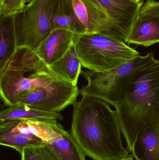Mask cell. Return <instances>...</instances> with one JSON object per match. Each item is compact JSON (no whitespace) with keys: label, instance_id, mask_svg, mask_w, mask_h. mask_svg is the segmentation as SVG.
Wrapping results in <instances>:
<instances>
[{"label":"cell","instance_id":"cell-1","mask_svg":"<svg viewBox=\"0 0 159 160\" xmlns=\"http://www.w3.org/2000/svg\"><path fill=\"white\" fill-rule=\"evenodd\" d=\"M71 132L93 160H121L130 152L122 143L117 113L102 100L82 96L73 105Z\"/></svg>","mask_w":159,"mask_h":160},{"label":"cell","instance_id":"cell-2","mask_svg":"<svg viewBox=\"0 0 159 160\" xmlns=\"http://www.w3.org/2000/svg\"><path fill=\"white\" fill-rule=\"evenodd\" d=\"M115 109L132 153L140 134L159 126V60L136 73Z\"/></svg>","mask_w":159,"mask_h":160},{"label":"cell","instance_id":"cell-3","mask_svg":"<svg viewBox=\"0 0 159 160\" xmlns=\"http://www.w3.org/2000/svg\"><path fill=\"white\" fill-rule=\"evenodd\" d=\"M61 81L35 51L19 47L0 71L1 99L7 107L14 106L22 92Z\"/></svg>","mask_w":159,"mask_h":160},{"label":"cell","instance_id":"cell-4","mask_svg":"<svg viewBox=\"0 0 159 160\" xmlns=\"http://www.w3.org/2000/svg\"><path fill=\"white\" fill-rule=\"evenodd\" d=\"M156 60L154 53L150 52L109 70L82 71L81 74L88 83L79 89V94L102 100L115 108L122 99L136 73Z\"/></svg>","mask_w":159,"mask_h":160},{"label":"cell","instance_id":"cell-5","mask_svg":"<svg viewBox=\"0 0 159 160\" xmlns=\"http://www.w3.org/2000/svg\"><path fill=\"white\" fill-rule=\"evenodd\" d=\"M74 46L82 67L95 72L112 69L140 55L123 40L101 33L76 34Z\"/></svg>","mask_w":159,"mask_h":160},{"label":"cell","instance_id":"cell-6","mask_svg":"<svg viewBox=\"0 0 159 160\" xmlns=\"http://www.w3.org/2000/svg\"><path fill=\"white\" fill-rule=\"evenodd\" d=\"M52 0H33L14 15L17 47L35 51L53 31L49 19Z\"/></svg>","mask_w":159,"mask_h":160},{"label":"cell","instance_id":"cell-7","mask_svg":"<svg viewBox=\"0 0 159 160\" xmlns=\"http://www.w3.org/2000/svg\"><path fill=\"white\" fill-rule=\"evenodd\" d=\"M59 123L56 120L23 119L0 122V144L20 154L28 148L44 147Z\"/></svg>","mask_w":159,"mask_h":160},{"label":"cell","instance_id":"cell-8","mask_svg":"<svg viewBox=\"0 0 159 160\" xmlns=\"http://www.w3.org/2000/svg\"><path fill=\"white\" fill-rule=\"evenodd\" d=\"M79 94L77 86L61 81L22 92L15 105L24 104L40 111L60 112L69 105H74Z\"/></svg>","mask_w":159,"mask_h":160},{"label":"cell","instance_id":"cell-9","mask_svg":"<svg viewBox=\"0 0 159 160\" xmlns=\"http://www.w3.org/2000/svg\"><path fill=\"white\" fill-rule=\"evenodd\" d=\"M71 1L85 33H101L122 40L113 21L101 7L91 0Z\"/></svg>","mask_w":159,"mask_h":160},{"label":"cell","instance_id":"cell-10","mask_svg":"<svg viewBox=\"0 0 159 160\" xmlns=\"http://www.w3.org/2000/svg\"><path fill=\"white\" fill-rule=\"evenodd\" d=\"M102 8L115 25L125 42L140 15L144 3L142 0L136 2L132 0H91Z\"/></svg>","mask_w":159,"mask_h":160},{"label":"cell","instance_id":"cell-11","mask_svg":"<svg viewBox=\"0 0 159 160\" xmlns=\"http://www.w3.org/2000/svg\"><path fill=\"white\" fill-rule=\"evenodd\" d=\"M76 34L63 29H57L40 44L35 51L48 65L62 58L74 45Z\"/></svg>","mask_w":159,"mask_h":160},{"label":"cell","instance_id":"cell-12","mask_svg":"<svg viewBox=\"0 0 159 160\" xmlns=\"http://www.w3.org/2000/svg\"><path fill=\"white\" fill-rule=\"evenodd\" d=\"M57 160H86V155L71 131L60 124L45 146Z\"/></svg>","mask_w":159,"mask_h":160},{"label":"cell","instance_id":"cell-13","mask_svg":"<svg viewBox=\"0 0 159 160\" xmlns=\"http://www.w3.org/2000/svg\"><path fill=\"white\" fill-rule=\"evenodd\" d=\"M49 19L53 31L63 29L76 35L85 33L71 0H52L49 8Z\"/></svg>","mask_w":159,"mask_h":160},{"label":"cell","instance_id":"cell-14","mask_svg":"<svg viewBox=\"0 0 159 160\" xmlns=\"http://www.w3.org/2000/svg\"><path fill=\"white\" fill-rule=\"evenodd\" d=\"M125 42L146 48L159 43V18L139 15Z\"/></svg>","mask_w":159,"mask_h":160},{"label":"cell","instance_id":"cell-15","mask_svg":"<svg viewBox=\"0 0 159 160\" xmlns=\"http://www.w3.org/2000/svg\"><path fill=\"white\" fill-rule=\"evenodd\" d=\"M49 66L60 79L77 86L82 66L74 45L62 58Z\"/></svg>","mask_w":159,"mask_h":160},{"label":"cell","instance_id":"cell-16","mask_svg":"<svg viewBox=\"0 0 159 160\" xmlns=\"http://www.w3.org/2000/svg\"><path fill=\"white\" fill-rule=\"evenodd\" d=\"M132 155L135 160H159V126L149 127L140 134Z\"/></svg>","mask_w":159,"mask_h":160},{"label":"cell","instance_id":"cell-17","mask_svg":"<svg viewBox=\"0 0 159 160\" xmlns=\"http://www.w3.org/2000/svg\"><path fill=\"white\" fill-rule=\"evenodd\" d=\"M0 71L7 65L17 47L14 16L0 17Z\"/></svg>","mask_w":159,"mask_h":160},{"label":"cell","instance_id":"cell-18","mask_svg":"<svg viewBox=\"0 0 159 160\" xmlns=\"http://www.w3.org/2000/svg\"><path fill=\"white\" fill-rule=\"evenodd\" d=\"M23 119L62 121L63 118L60 112L40 111L24 104L8 106L0 112V122L7 120Z\"/></svg>","mask_w":159,"mask_h":160},{"label":"cell","instance_id":"cell-19","mask_svg":"<svg viewBox=\"0 0 159 160\" xmlns=\"http://www.w3.org/2000/svg\"><path fill=\"white\" fill-rule=\"evenodd\" d=\"M26 5L25 0H0V17L14 16Z\"/></svg>","mask_w":159,"mask_h":160},{"label":"cell","instance_id":"cell-20","mask_svg":"<svg viewBox=\"0 0 159 160\" xmlns=\"http://www.w3.org/2000/svg\"><path fill=\"white\" fill-rule=\"evenodd\" d=\"M44 147L25 148L20 154L21 156V160H45Z\"/></svg>","mask_w":159,"mask_h":160},{"label":"cell","instance_id":"cell-21","mask_svg":"<svg viewBox=\"0 0 159 160\" xmlns=\"http://www.w3.org/2000/svg\"><path fill=\"white\" fill-rule=\"evenodd\" d=\"M140 15L154 16L159 18V2L147 1L141 8Z\"/></svg>","mask_w":159,"mask_h":160},{"label":"cell","instance_id":"cell-22","mask_svg":"<svg viewBox=\"0 0 159 160\" xmlns=\"http://www.w3.org/2000/svg\"><path fill=\"white\" fill-rule=\"evenodd\" d=\"M43 149H44L45 160H57L53 157V155L45 147H44Z\"/></svg>","mask_w":159,"mask_h":160},{"label":"cell","instance_id":"cell-23","mask_svg":"<svg viewBox=\"0 0 159 160\" xmlns=\"http://www.w3.org/2000/svg\"><path fill=\"white\" fill-rule=\"evenodd\" d=\"M134 158L133 157L132 155H130L128 158V160H134Z\"/></svg>","mask_w":159,"mask_h":160},{"label":"cell","instance_id":"cell-24","mask_svg":"<svg viewBox=\"0 0 159 160\" xmlns=\"http://www.w3.org/2000/svg\"><path fill=\"white\" fill-rule=\"evenodd\" d=\"M32 1L33 0H25V3L27 4L29 3L30 2Z\"/></svg>","mask_w":159,"mask_h":160},{"label":"cell","instance_id":"cell-25","mask_svg":"<svg viewBox=\"0 0 159 160\" xmlns=\"http://www.w3.org/2000/svg\"><path fill=\"white\" fill-rule=\"evenodd\" d=\"M132 1L136 2H140L142 1V0H132Z\"/></svg>","mask_w":159,"mask_h":160},{"label":"cell","instance_id":"cell-26","mask_svg":"<svg viewBox=\"0 0 159 160\" xmlns=\"http://www.w3.org/2000/svg\"><path fill=\"white\" fill-rule=\"evenodd\" d=\"M147 1H148V2H154V1H155V0H147Z\"/></svg>","mask_w":159,"mask_h":160},{"label":"cell","instance_id":"cell-27","mask_svg":"<svg viewBox=\"0 0 159 160\" xmlns=\"http://www.w3.org/2000/svg\"><path fill=\"white\" fill-rule=\"evenodd\" d=\"M128 158H126L123 159L121 160H128Z\"/></svg>","mask_w":159,"mask_h":160}]
</instances>
